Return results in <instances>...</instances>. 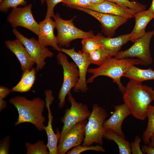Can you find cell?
<instances>
[{
  "label": "cell",
  "instance_id": "obj_20",
  "mask_svg": "<svg viewBox=\"0 0 154 154\" xmlns=\"http://www.w3.org/2000/svg\"><path fill=\"white\" fill-rule=\"evenodd\" d=\"M96 37L102 47L109 52L113 57L119 51L123 45L130 40L129 34L113 38L106 37L100 34L96 35Z\"/></svg>",
  "mask_w": 154,
  "mask_h": 154
},
{
  "label": "cell",
  "instance_id": "obj_6",
  "mask_svg": "<svg viewBox=\"0 0 154 154\" xmlns=\"http://www.w3.org/2000/svg\"><path fill=\"white\" fill-rule=\"evenodd\" d=\"M58 34L56 37L59 46L68 47L71 42L76 39H82L92 36V31L86 32L76 27L73 22V19L65 20L62 19L58 14L54 17Z\"/></svg>",
  "mask_w": 154,
  "mask_h": 154
},
{
  "label": "cell",
  "instance_id": "obj_32",
  "mask_svg": "<svg viewBox=\"0 0 154 154\" xmlns=\"http://www.w3.org/2000/svg\"><path fill=\"white\" fill-rule=\"evenodd\" d=\"M63 0H44L47 5V9L45 17L46 18L54 17V9L55 6L62 2Z\"/></svg>",
  "mask_w": 154,
  "mask_h": 154
},
{
  "label": "cell",
  "instance_id": "obj_31",
  "mask_svg": "<svg viewBox=\"0 0 154 154\" xmlns=\"http://www.w3.org/2000/svg\"><path fill=\"white\" fill-rule=\"evenodd\" d=\"M67 6L86 8L94 4L90 0H63L62 2Z\"/></svg>",
  "mask_w": 154,
  "mask_h": 154
},
{
  "label": "cell",
  "instance_id": "obj_13",
  "mask_svg": "<svg viewBox=\"0 0 154 154\" xmlns=\"http://www.w3.org/2000/svg\"><path fill=\"white\" fill-rule=\"evenodd\" d=\"M71 8L87 13L98 21L101 24L103 32L108 37L113 36L117 28L128 20L120 16L101 13L86 8L76 7Z\"/></svg>",
  "mask_w": 154,
  "mask_h": 154
},
{
  "label": "cell",
  "instance_id": "obj_29",
  "mask_svg": "<svg viewBox=\"0 0 154 154\" xmlns=\"http://www.w3.org/2000/svg\"><path fill=\"white\" fill-rule=\"evenodd\" d=\"M42 4L44 1V0H40ZM25 0H4L0 3V10L3 11H7L9 8H15L19 6H25L27 4Z\"/></svg>",
  "mask_w": 154,
  "mask_h": 154
},
{
  "label": "cell",
  "instance_id": "obj_11",
  "mask_svg": "<svg viewBox=\"0 0 154 154\" xmlns=\"http://www.w3.org/2000/svg\"><path fill=\"white\" fill-rule=\"evenodd\" d=\"M60 51L68 55L72 58L79 70V79L77 85L73 88L74 92H86L88 90L86 75L88 67L91 64L89 54L82 51L76 52L74 48L70 49L60 48Z\"/></svg>",
  "mask_w": 154,
  "mask_h": 154
},
{
  "label": "cell",
  "instance_id": "obj_33",
  "mask_svg": "<svg viewBox=\"0 0 154 154\" xmlns=\"http://www.w3.org/2000/svg\"><path fill=\"white\" fill-rule=\"evenodd\" d=\"M141 138L138 135L135 136L133 142L131 143V153L133 154H143L140 147Z\"/></svg>",
  "mask_w": 154,
  "mask_h": 154
},
{
  "label": "cell",
  "instance_id": "obj_4",
  "mask_svg": "<svg viewBox=\"0 0 154 154\" xmlns=\"http://www.w3.org/2000/svg\"><path fill=\"white\" fill-rule=\"evenodd\" d=\"M106 110L97 104L93 105L92 111L88 118L85 131L83 146H91L94 143L102 145L105 131L103 123L108 116Z\"/></svg>",
  "mask_w": 154,
  "mask_h": 154
},
{
  "label": "cell",
  "instance_id": "obj_2",
  "mask_svg": "<svg viewBox=\"0 0 154 154\" xmlns=\"http://www.w3.org/2000/svg\"><path fill=\"white\" fill-rule=\"evenodd\" d=\"M9 101L16 108L19 114L15 125L29 122L33 124L39 131L44 130L45 118L42 112L46 103L44 100L38 97L29 100L25 97L18 96L11 98Z\"/></svg>",
  "mask_w": 154,
  "mask_h": 154
},
{
  "label": "cell",
  "instance_id": "obj_7",
  "mask_svg": "<svg viewBox=\"0 0 154 154\" xmlns=\"http://www.w3.org/2000/svg\"><path fill=\"white\" fill-rule=\"evenodd\" d=\"M154 35V30L146 32L136 40L134 44L127 50L117 52L114 57L117 59L137 58L140 60L143 65L147 66L151 64L153 59L150 50L151 39Z\"/></svg>",
  "mask_w": 154,
  "mask_h": 154
},
{
  "label": "cell",
  "instance_id": "obj_10",
  "mask_svg": "<svg viewBox=\"0 0 154 154\" xmlns=\"http://www.w3.org/2000/svg\"><path fill=\"white\" fill-rule=\"evenodd\" d=\"M32 5L29 4L22 7L13 9L9 14L7 21L14 27H24L37 36L39 33V25L32 13Z\"/></svg>",
  "mask_w": 154,
  "mask_h": 154
},
{
  "label": "cell",
  "instance_id": "obj_37",
  "mask_svg": "<svg viewBox=\"0 0 154 154\" xmlns=\"http://www.w3.org/2000/svg\"><path fill=\"white\" fill-rule=\"evenodd\" d=\"M6 107V102L3 99H0V111Z\"/></svg>",
  "mask_w": 154,
  "mask_h": 154
},
{
  "label": "cell",
  "instance_id": "obj_9",
  "mask_svg": "<svg viewBox=\"0 0 154 154\" xmlns=\"http://www.w3.org/2000/svg\"><path fill=\"white\" fill-rule=\"evenodd\" d=\"M13 32L27 50L30 56L36 64L37 71L42 70L46 64L45 59L52 57L53 54L48 48L42 45L34 38H28L21 34L16 28Z\"/></svg>",
  "mask_w": 154,
  "mask_h": 154
},
{
  "label": "cell",
  "instance_id": "obj_19",
  "mask_svg": "<svg viewBox=\"0 0 154 154\" xmlns=\"http://www.w3.org/2000/svg\"><path fill=\"white\" fill-rule=\"evenodd\" d=\"M135 24L131 32L129 33L130 40L134 42L146 33L145 29L149 22L153 18L154 15L148 9L136 13L134 17Z\"/></svg>",
  "mask_w": 154,
  "mask_h": 154
},
{
  "label": "cell",
  "instance_id": "obj_17",
  "mask_svg": "<svg viewBox=\"0 0 154 154\" xmlns=\"http://www.w3.org/2000/svg\"><path fill=\"white\" fill-rule=\"evenodd\" d=\"M85 8L101 13L120 16L128 19L134 17L136 13L132 9L124 8L116 3L106 0Z\"/></svg>",
  "mask_w": 154,
  "mask_h": 154
},
{
  "label": "cell",
  "instance_id": "obj_22",
  "mask_svg": "<svg viewBox=\"0 0 154 154\" xmlns=\"http://www.w3.org/2000/svg\"><path fill=\"white\" fill-rule=\"evenodd\" d=\"M37 71L36 68L33 67L28 71L23 72L20 81L12 88L11 92H24L30 90L35 81Z\"/></svg>",
  "mask_w": 154,
  "mask_h": 154
},
{
  "label": "cell",
  "instance_id": "obj_25",
  "mask_svg": "<svg viewBox=\"0 0 154 154\" xmlns=\"http://www.w3.org/2000/svg\"><path fill=\"white\" fill-rule=\"evenodd\" d=\"M91 64L98 65H102L108 58L112 56L110 52L101 48L89 54Z\"/></svg>",
  "mask_w": 154,
  "mask_h": 154
},
{
  "label": "cell",
  "instance_id": "obj_16",
  "mask_svg": "<svg viewBox=\"0 0 154 154\" xmlns=\"http://www.w3.org/2000/svg\"><path fill=\"white\" fill-rule=\"evenodd\" d=\"M39 33L38 40L43 46H50L55 50L60 51L57 42V38L54 33L55 23L51 18H46L39 22Z\"/></svg>",
  "mask_w": 154,
  "mask_h": 154
},
{
  "label": "cell",
  "instance_id": "obj_28",
  "mask_svg": "<svg viewBox=\"0 0 154 154\" xmlns=\"http://www.w3.org/2000/svg\"><path fill=\"white\" fill-rule=\"evenodd\" d=\"M82 43V51L88 54L102 48L95 35L83 39Z\"/></svg>",
  "mask_w": 154,
  "mask_h": 154
},
{
  "label": "cell",
  "instance_id": "obj_27",
  "mask_svg": "<svg viewBox=\"0 0 154 154\" xmlns=\"http://www.w3.org/2000/svg\"><path fill=\"white\" fill-rule=\"evenodd\" d=\"M25 146L27 154H49L48 147L43 141L39 140L33 144L27 142Z\"/></svg>",
  "mask_w": 154,
  "mask_h": 154
},
{
  "label": "cell",
  "instance_id": "obj_18",
  "mask_svg": "<svg viewBox=\"0 0 154 154\" xmlns=\"http://www.w3.org/2000/svg\"><path fill=\"white\" fill-rule=\"evenodd\" d=\"M6 47L15 55L21 65L23 72L31 69L35 63L26 48L18 39L8 40L5 42Z\"/></svg>",
  "mask_w": 154,
  "mask_h": 154
},
{
  "label": "cell",
  "instance_id": "obj_42",
  "mask_svg": "<svg viewBox=\"0 0 154 154\" xmlns=\"http://www.w3.org/2000/svg\"><path fill=\"white\" fill-rule=\"evenodd\" d=\"M153 27L154 28V23H153Z\"/></svg>",
  "mask_w": 154,
  "mask_h": 154
},
{
  "label": "cell",
  "instance_id": "obj_15",
  "mask_svg": "<svg viewBox=\"0 0 154 154\" xmlns=\"http://www.w3.org/2000/svg\"><path fill=\"white\" fill-rule=\"evenodd\" d=\"M114 108L115 111L113 114L104 121L103 125L104 129L105 131H112L125 138L121 126L124 119L131 114L130 110L125 103L115 106Z\"/></svg>",
  "mask_w": 154,
  "mask_h": 154
},
{
  "label": "cell",
  "instance_id": "obj_12",
  "mask_svg": "<svg viewBox=\"0 0 154 154\" xmlns=\"http://www.w3.org/2000/svg\"><path fill=\"white\" fill-rule=\"evenodd\" d=\"M88 121H82L72 127L58 141L57 147L58 154H64L71 149L76 147L83 142L85 131Z\"/></svg>",
  "mask_w": 154,
  "mask_h": 154
},
{
  "label": "cell",
  "instance_id": "obj_1",
  "mask_svg": "<svg viewBox=\"0 0 154 154\" xmlns=\"http://www.w3.org/2000/svg\"><path fill=\"white\" fill-rule=\"evenodd\" d=\"M123 99L135 118L144 120L149 106L154 100V90L142 83L130 80L125 87Z\"/></svg>",
  "mask_w": 154,
  "mask_h": 154
},
{
  "label": "cell",
  "instance_id": "obj_3",
  "mask_svg": "<svg viewBox=\"0 0 154 154\" xmlns=\"http://www.w3.org/2000/svg\"><path fill=\"white\" fill-rule=\"evenodd\" d=\"M139 64L142 65L143 63L137 58L117 59L113 57H109L99 67L88 69V72L92 74V75L87 80V83L92 82L96 78L99 76H106L112 78L113 82L117 84L119 90L123 94L125 87L121 83V78L131 66Z\"/></svg>",
  "mask_w": 154,
  "mask_h": 154
},
{
  "label": "cell",
  "instance_id": "obj_36",
  "mask_svg": "<svg viewBox=\"0 0 154 154\" xmlns=\"http://www.w3.org/2000/svg\"><path fill=\"white\" fill-rule=\"evenodd\" d=\"M141 149L143 154H154V147L143 145L141 146Z\"/></svg>",
  "mask_w": 154,
  "mask_h": 154
},
{
  "label": "cell",
  "instance_id": "obj_21",
  "mask_svg": "<svg viewBox=\"0 0 154 154\" xmlns=\"http://www.w3.org/2000/svg\"><path fill=\"white\" fill-rule=\"evenodd\" d=\"M130 80L139 83L148 80H154V71L151 68L147 69L131 66L123 75Z\"/></svg>",
  "mask_w": 154,
  "mask_h": 154
},
{
  "label": "cell",
  "instance_id": "obj_30",
  "mask_svg": "<svg viewBox=\"0 0 154 154\" xmlns=\"http://www.w3.org/2000/svg\"><path fill=\"white\" fill-rule=\"evenodd\" d=\"M88 150H94L103 152H105L104 149L102 145H96L95 146H81L80 145L68 151L67 154H79L84 151Z\"/></svg>",
  "mask_w": 154,
  "mask_h": 154
},
{
  "label": "cell",
  "instance_id": "obj_34",
  "mask_svg": "<svg viewBox=\"0 0 154 154\" xmlns=\"http://www.w3.org/2000/svg\"><path fill=\"white\" fill-rule=\"evenodd\" d=\"M10 137L7 136L1 140L0 142V154H8Z\"/></svg>",
  "mask_w": 154,
  "mask_h": 154
},
{
  "label": "cell",
  "instance_id": "obj_35",
  "mask_svg": "<svg viewBox=\"0 0 154 154\" xmlns=\"http://www.w3.org/2000/svg\"><path fill=\"white\" fill-rule=\"evenodd\" d=\"M11 92L9 88L3 86L0 87V99H3Z\"/></svg>",
  "mask_w": 154,
  "mask_h": 154
},
{
  "label": "cell",
  "instance_id": "obj_8",
  "mask_svg": "<svg viewBox=\"0 0 154 154\" xmlns=\"http://www.w3.org/2000/svg\"><path fill=\"white\" fill-rule=\"evenodd\" d=\"M68 96V100L71 106L70 109L66 110L64 115L61 119V122L63 123V126L58 140L61 139L72 127L88 118L91 113L86 105L77 102L70 92Z\"/></svg>",
  "mask_w": 154,
  "mask_h": 154
},
{
  "label": "cell",
  "instance_id": "obj_24",
  "mask_svg": "<svg viewBox=\"0 0 154 154\" xmlns=\"http://www.w3.org/2000/svg\"><path fill=\"white\" fill-rule=\"evenodd\" d=\"M147 117L148 118L147 126L143 135V142L148 145L151 136L154 134V106L150 104L147 109Z\"/></svg>",
  "mask_w": 154,
  "mask_h": 154
},
{
  "label": "cell",
  "instance_id": "obj_14",
  "mask_svg": "<svg viewBox=\"0 0 154 154\" xmlns=\"http://www.w3.org/2000/svg\"><path fill=\"white\" fill-rule=\"evenodd\" d=\"M45 98V106L48 111V125L44 127L47 137L48 142L47 146L48 147L49 154H58V141L60 137V133L58 130H57L56 134L53 129L52 122L53 117L51 112L50 105L52 104L54 97L52 95V91L47 90L44 91Z\"/></svg>",
  "mask_w": 154,
  "mask_h": 154
},
{
  "label": "cell",
  "instance_id": "obj_39",
  "mask_svg": "<svg viewBox=\"0 0 154 154\" xmlns=\"http://www.w3.org/2000/svg\"><path fill=\"white\" fill-rule=\"evenodd\" d=\"M148 10L151 11L154 15V0H153Z\"/></svg>",
  "mask_w": 154,
  "mask_h": 154
},
{
  "label": "cell",
  "instance_id": "obj_26",
  "mask_svg": "<svg viewBox=\"0 0 154 154\" xmlns=\"http://www.w3.org/2000/svg\"><path fill=\"white\" fill-rule=\"evenodd\" d=\"M116 3L122 7L129 9L135 11L136 13L146 10V6L139 2L129 0H106Z\"/></svg>",
  "mask_w": 154,
  "mask_h": 154
},
{
  "label": "cell",
  "instance_id": "obj_40",
  "mask_svg": "<svg viewBox=\"0 0 154 154\" xmlns=\"http://www.w3.org/2000/svg\"><path fill=\"white\" fill-rule=\"evenodd\" d=\"M94 4L101 3L105 0H90Z\"/></svg>",
  "mask_w": 154,
  "mask_h": 154
},
{
  "label": "cell",
  "instance_id": "obj_23",
  "mask_svg": "<svg viewBox=\"0 0 154 154\" xmlns=\"http://www.w3.org/2000/svg\"><path fill=\"white\" fill-rule=\"evenodd\" d=\"M103 138L110 140H112L117 144L119 154H130L131 153V143L125 138L117 133L110 130L104 132Z\"/></svg>",
  "mask_w": 154,
  "mask_h": 154
},
{
  "label": "cell",
  "instance_id": "obj_38",
  "mask_svg": "<svg viewBox=\"0 0 154 154\" xmlns=\"http://www.w3.org/2000/svg\"><path fill=\"white\" fill-rule=\"evenodd\" d=\"M148 145L151 147H154V134L151 136L150 138V142Z\"/></svg>",
  "mask_w": 154,
  "mask_h": 154
},
{
  "label": "cell",
  "instance_id": "obj_41",
  "mask_svg": "<svg viewBox=\"0 0 154 154\" xmlns=\"http://www.w3.org/2000/svg\"><path fill=\"white\" fill-rule=\"evenodd\" d=\"M4 0H0V3H1Z\"/></svg>",
  "mask_w": 154,
  "mask_h": 154
},
{
  "label": "cell",
  "instance_id": "obj_5",
  "mask_svg": "<svg viewBox=\"0 0 154 154\" xmlns=\"http://www.w3.org/2000/svg\"><path fill=\"white\" fill-rule=\"evenodd\" d=\"M56 58L58 63L63 69V82L58 96L59 101L58 106L62 108L65 106L66 96L78 83L79 73L76 64L73 62H70L66 55L62 52L58 51Z\"/></svg>",
  "mask_w": 154,
  "mask_h": 154
}]
</instances>
